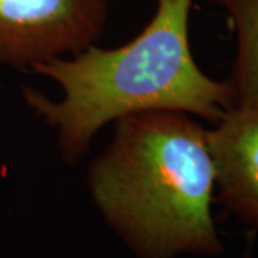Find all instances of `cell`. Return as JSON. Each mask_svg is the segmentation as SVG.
<instances>
[{"mask_svg": "<svg viewBox=\"0 0 258 258\" xmlns=\"http://www.w3.org/2000/svg\"><path fill=\"white\" fill-rule=\"evenodd\" d=\"M194 0H157L144 30L113 49L95 45L37 64L57 83L60 99L23 88L29 108L56 134L60 154L76 161L106 123L145 112H179L214 125L237 103L227 81L204 74L189 45Z\"/></svg>", "mask_w": 258, "mask_h": 258, "instance_id": "cell-1", "label": "cell"}, {"mask_svg": "<svg viewBox=\"0 0 258 258\" xmlns=\"http://www.w3.org/2000/svg\"><path fill=\"white\" fill-rule=\"evenodd\" d=\"M113 123L109 145L88 169L89 194L105 222L137 258L220 255L208 129L179 112Z\"/></svg>", "mask_w": 258, "mask_h": 258, "instance_id": "cell-2", "label": "cell"}, {"mask_svg": "<svg viewBox=\"0 0 258 258\" xmlns=\"http://www.w3.org/2000/svg\"><path fill=\"white\" fill-rule=\"evenodd\" d=\"M109 0H0V64L32 72L37 64L95 45Z\"/></svg>", "mask_w": 258, "mask_h": 258, "instance_id": "cell-3", "label": "cell"}, {"mask_svg": "<svg viewBox=\"0 0 258 258\" xmlns=\"http://www.w3.org/2000/svg\"><path fill=\"white\" fill-rule=\"evenodd\" d=\"M208 138L217 201L258 232V98L234 105Z\"/></svg>", "mask_w": 258, "mask_h": 258, "instance_id": "cell-4", "label": "cell"}, {"mask_svg": "<svg viewBox=\"0 0 258 258\" xmlns=\"http://www.w3.org/2000/svg\"><path fill=\"white\" fill-rule=\"evenodd\" d=\"M230 16L237 37V50L227 82L237 103L258 98V0H210ZM235 103V105H237Z\"/></svg>", "mask_w": 258, "mask_h": 258, "instance_id": "cell-5", "label": "cell"}, {"mask_svg": "<svg viewBox=\"0 0 258 258\" xmlns=\"http://www.w3.org/2000/svg\"><path fill=\"white\" fill-rule=\"evenodd\" d=\"M255 238H257V232L255 231H248V234L245 235V245L241 252L240 258H254V249H255Z\"/></svg>", "mask_w": 258, "mask_h": 258, "instance_id": "cell-6", "label": "cell"}]
</instances>
